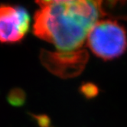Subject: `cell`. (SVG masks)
<instances>
[{
  "label": "cell",
  "instance_id": "obj_1",
  "mask_svg": "<svg viewBox=\"0 0 127 127\" xmlns=\"http://www.w3.org/2000/svg\"><path fill=\"white\" fill-rule=\"evenodd\" d=\"M110 18L104 0H74L39 8L34 17L33 32L58 51L81 49L94 26Z\"/></svg>",
  "mask_w": 127,
  "mask_h": 127
},
{
  "label": "cell",
  "instance_id": "obj_2",
  "mask_svg": "<svg viewBox=\"0 0 127 127\" xmlns=\"http://www.w3.org/2000/svg\"><path fill=\"white\" fill-rule=\"evenodd\" d=\"M87 46L95 55L104 61L120 57L127 50V34L116 20L102 19L90 32Z\"/></svg>",
  "mask_w": 127,
  "mask_h": 127
},
{
  "label": "cell",
  "instance_id": "obj_3",
  "mask_svg": "<svg viewBox=\"0 0 127 127\" xmlns=\"http://www.w3.org/2000/svg\"><path fill=\"white\" fill-rule=\"evenodd\" d=\"M39 58L42 65L51 74L63 79H69L82 73L87 64L89 55L84 49L71 51L42 50Z\"/></svg>",
  "mask_w": 127,
  "mask_h": 127
},
{
  "label": "cell",
  "instance_id": "obj_4",
  "mask_svg": "<svg viewBox=\"0 0 127 127\" xmlns=\"http://www.w3.org/2000/svg\"><path fill=\"white\" fill-rule=\"evenodd\" d=\"M30 27V16L24 8L0 5V42L16 43L22 40Z\"/></svg>",
  "mask_w": 127,
  "mask_h": 127
},
{
  "label": "cell",
  "instance_id": "obj_5",
  "mask_svg": "<svg viewBox=\"0 0 127 127\" xmlns=\"http://www.w3.org/2000/svg\"><path fill=\"white\" fill-rule=\"evenodd\" d=\"M116 19H127V0H107Z\"/></svg>",
  "mask_w": 127,
  "mask_h": 127
},
{
  "label": "cell",
  "instance_id": "obj_6",
  "mask_svg": "<svg viewBox=\"0 0 127 127\" xmlns=\"http://www.w3.org/2000/svg\"><path fill=\"white\" fill-rule=\"evenodd\" d=\"M8 101L12 106H22L26 101V94L21 88H13L8 94Z\"/></svg>",
  "mask_w": 127,
  "mask_h": 127
},
{
  "label": "cell",
  "instance_id": "obj_7",
  "mask_svg": "<svg viewBox=\"0 0 127 127\" xmlns=\"http://www.w3.org/2000/svg\"><path fill=\"white\" fill-rule=\"evenodd\" d=\"M80 92L87 99L94 98L99 94V89L93 83H84L80 87Z\"/></svg>",
  "mask_w": 127,
  "mask_h": 127
},
{
  "label": "cell",
  "instance_id": "obj_8",
  "mask_svg": "<svg viewBox=\"0 0 127 127\" xmlns=\"http://www.w3.org/2000/svg\"><path fill=\"white\" fill-rule=\"evenodd\" d=\"M34 120L37 121L40 127H51L50 118L45 115H33Z\"/></svg>",
  "mask_w": 127,
  "mask_h": 127
},
{
  "label": "cell",
  "instance_id": "obj_9",
  "mask_svg": "<svg viewBox=\"0 0 127 127\" xmlns=\"http://www.w3.org/2000/svg\"><path fill=\"white\" fill-rule=\"evenodd\" d=\"M74 1V0H35L36 3H37L39 7H44L53 4H58V3H64V2H67Z\"/></svg>",
  "mask_w": 127,
  "mask_h": 127
}]
</instances>
